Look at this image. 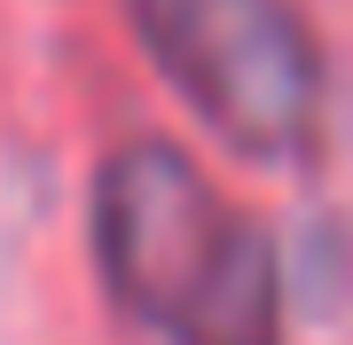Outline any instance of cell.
<instances>
[{"mask_svg": "<svg viewBox=\"0 0 353 345\" xmlns=\"http://www.w3.org/2000/svg\"><path fill=\"white\" fill-rule=\"evenodd\" d=\"M87 243L110 306L165 345H283L275 236L181 141H118L94 165Z\"/></svg>", "mask_w": 353, "mask_h": 345, "instance_id": "cell-1", "label": "cell"}, {"mask_svg": "<svg viewBox=\"0 0 353 345\" xmlns=\"http://www.w3.org/2000/svg\"><path fill=\"white\" fill-rule=\"evenodd\" d=\"M157 79L252 165L322 141V48L290 0H118Z\"/></svg>", "mask_w": 353, "mask_h": 345, "instance_id": "cell-2", "label": "cell"}]
</instances>
